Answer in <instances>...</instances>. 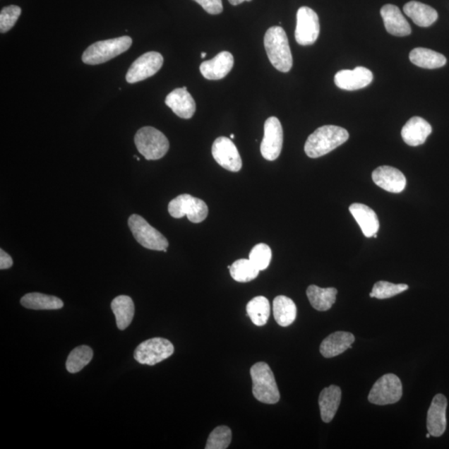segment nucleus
Listing matches in <instances>:
<instances>
[{
    "instance_id": "9b49d317",
    "label": "nucleus",
    "mask_w": 449,
    "mask_h": 449,
    "mask_svg": "<svg viewBox=\"0 0 449 449\" xmlns=\"http://www.w3.org/2000/svg\"><path fill=\"white\" fill-rule=\"evenodd\" d=\"M283 147V128L280 120L270 116L265 121L264 138L261 144L262 157L268 161H275L279 157Z\"/></svg>"
},
{
    "instance_id": "72a5a7b5",
    "label": "nucleus",
    "mask_w": 449,
    "mask_h": 449,
    "mask_svg": "<svg viewBox=\"0 0 449 449\" xmlns=\"http://www.w3.org/2000/svg\"><path fill=\"white\" fill-rule=\"evenodd\" d=\"M232 442V431L227 426H219L210 433L205 449H226Z\"/></svg>"
},
{
    "instance_id": "b1692460",
    "label": "nucleus",
    "mask_w": 449,
    "mask_h": 449,
    "mask_svg": "<svg viewBox=\"0 0 449 449\" xmlns=\"http://www.w3.org/2000/svg\"><path fill=\"white\" fill-rule=\"evenodd\" d=\"M405 15L419 27H429L438 20V12L432 7L418 1H410L404 6Z\"/></svg>"
},
{
    "instance_id": "6e6552de",
    "label": "nucleus",
    "mask_w": 449,
    "mask_h": 449,
    "mask_svg": "<svg viewBox=\"0 0 449 449\" xmlns=\"http://www.w3.org/2000/svg\"><path fill=\"white\" fill-rule=\"evenodd\" d=\"M403 395V385L400 378L394 373H387L374 383L368 397L371 404L393 405L399 402Z\"/></svg>"
},
{
    "instance_id": "7c9ffc66",
    "label": "nucleus",
    "mask_w": 449,
    "mask_h": 449,
    "mask_svg": "<svg viewBox=\"0 0 449 449\" xmlns=\"http://www.w3.org/2000/svg\"><path fill=\"white\" fill-rule=\"evenodd\" d=\"M93 357L92 349L87 345L78 346L69 354L66 368L69 373H75L81 371L91 362Z\"/></svg>"
},
{
    "instance_id": "393cba45",
    "label": "nucleus",
    "mask_w": 449,
    "mask_h": 449,
    "mask_svg": "<svg viewBox=\"0 0 449 449\" xmlns=\"http://www.w3.org/2000/svg\"><path fill=\"white\" fill-rule=\"evenodd\" d=\"M338 291L335 288H321L311 285L307 288L306 294L311 305L319 311H329L336 301Z\"/></svg>"
},
{
    "instance_id": "39448f33",
    "label": "nucleus",
    "mask_w": 449,
    "mask_h": 449,
    "mask_svg": "<svg viewBox=\"0 0 449 449\" xmlns=\"http://www.w3.org/2000/svg\"><path fill=\"white\" fill-rule=\"evenodd\" d=\"M134 141L138 152L148 161L164 157L170 148L166 136L152 127L139 129Z\"/></svg>"
},
{
    "instance_id": "6ab92c4d",
    "label": "nucleus",
    "mask_w": 449,
    "mask_h": 449,
    "mask_svg": "<svg viewBox=\"0 0 449 449\" xmlns=\"http://www.w3.org/2000/svg\"><path fill=\"white\" fill-rule=\"evenodd\" d=\"M432 127L428 121L420 116L410 119L401 131L402 138L404 142L411 147H417L424 144L430 134Z\"/></svg>"
},
{
    "instance_id": "5701e85b",
    "label": "nucleus",
    "mask_w": 449,
    "mask_h": 449,
    "mask_svg": "<svg viewBox=\"0 0 449 449\" xmlns=\"http://www.w3.org/2000/svg\"><path fill=\"white\" fill-rule=\"evenodd\" d=\"M341 396L342 393L338 386L330 385L321 391L319 406L321 419L325 423H330L335 418L340 405Z\"/></svg>"
},
{
    "instance_id": "412c9836",
    "label": "nucleus",
    "mask_w": 449,
    "mask_h": 449,
    "mask_svg": "<svg viewBox=\"0 0 449 449\" xmlns=\"http://www.w3.org/2000/svg\"><path fill=\"white\" fill-rule=\"evenodd\" d=\"M354 340V335L349 332H335L322 341L320 347L321 354L327 359L335 357L352 348Z\"/></svg>"
},
{
    "instance_id": "4c0bfd02",
    "label": "nucleus",
    "mask_w": 449,
    "mask_h": 449,
    "mask_svg": "<svg viewBox=\"0 0 449 449\" xmlns=\"http://www.w3.org/2000/svg\"><path fill=\"white\" fill-rule=\"evenodd\" d=\"M13 260L11 256L8 255L6 251L0 250V269L6 270L12 268Z\"/></svg>"
},
{
    "instance_id": "f257e3e1",
    "label": "nucleus",
    "mask_w": 449,
    "mask_h": 449,
    "mask_svg": "<svg viewBox=\"0 0 449 449\" xmlns=\"http://www.w3.org/2000/svg\"><path fill=\"white\" fill-rule=\"evenodd\" d=\"M348 131L334 125L323 126L309 136L305 144L306 155L318 158L326 155L348 141Z\"/></svg>"
},
{
    "instance_id": "c9c22d12",
    "label": "nucleus",
    "mask_w": 449,
    "mask_h": 449,
    "mask_svg": "<svg viewBox=\"0 0 449 449\" xmlns=\"http://www.w3.org/2000/svg\"><path fill=\"white\" fill-rule=\"evenodd\" d=\"M20 15L21 8L17 6L4 7L0 13V32L4 34L11 30Z\"/></svg>"
},
{
    "instance_id": "dca6fc26",
    "label": "nucleus",
    "mask_w": 449,
    "mask_h": 449,
    "mask_svg": "<svg viewBox=\"0 0 449 449\" xmlns=\"http://www.w3.org/2000/svg\"><path fill=\"white\" fill-rule=\"evenodd\" d=\"M447 406L445 396L441 394L434 396L427 416L428 431L433 437H441L445 432Z\"/></svg>"
},
{
    "instance_id": "cd10ccee",
    "label": "nucleus",
    "mask_w": 449,
    "mask_h": 449,
    "mask_svg": "<svg viewBox=\"0 0 449 449\" xmlns=\"http://www.w3.org/2000/svg\"><path fill=\"white\" fill-rule=\"evenodd\" d=\"M409 59L416 66L427 69L442 68L447 63L445 56L424 48H416L412 50Z\"/></svg>"
},
{
    "instance_id": "4be33fe9",
    "label": "nucleus",
    "mask_w": 449,
    "mask_h": 449,
    "mask_svg": "<svg viewBox=\"0 0 449 449\" xmlns=\"http://www.w3.org/2000/svg\"><path fill=\"white\" fill-rule=\"evenodd\" d=\"M349 212L366 237H373L380 230V221H378L377 214L368 205L354 203L350 205Z\"/></svg>"
},
{
    "instance_id": "aec40b11",
    "label": "nucleus",
    "mask_w": 449,
    "mask_h": 449,
    "mask_svg": "<svg viewBox=\"0 0 449 449\" xmlns=\"http://www.w3.org/2000/svg\"><path fill=\"white\" fill-rule=\"evenodd\" d=\"M385 29L390 35L397 37L408 36L412 30L408 21L394 4H385L381 11Z\"/></svg>"
},
{
    "instance_id": "f03ea898",
    "label": "nucleus",
    "mask_w": 449,
    "mask_h": 449,
    "mask_svg": "<svg viewBox=\"0 0 449 449\" xmlns=\"http://www.w3.org/2000/svg\"><path fill=\"white\" fill-rule=\"evenodd\" d=\"M264 44L271 64L279 71L288 73L293 66V58L288 37L283 28H270L265 32Z\"/></svg>"
},
{
    "instance_id": "58836bf2",
    "label": "nucleus",
    "mask_w": 449,
    "mask_h": 449,
    "mask_svg": "<svg viewBox=\"0 0 449 449\" xmlns=\"http://www.w3.org/2000/svg\"><path fill=\"white\" fill-rule=\"evenodd\" d=\"M229 3L232 4V6H238V4H241L243 2L248 1L250 2L251 0H228Z\"/></svg>"
},
{
    "instance_id": "7ed1b4c3",
    "label": "nucleus",
    "mask_w": 449,
    "mask_h": 449,
    "mask_svg": "<svg viewBox=\"0 0 449 449\" xmlns=\"http://www.w3.org/2000/svg\"><path fill=\"white\" fill-rule=\"evenodd\" d=\"M252 393L261 403L275 405L280 400V392L273 371L268 364L258 362L251 368Z\"/></svg>"
},
{
    "instance_id": "f704fd0d",
    "label": "nucleus",
    "mask_w": 449,
    "mask_h": 449,
    "mask_svg": "<svg viewBox=\"0 0 449 449\" xmlns=\"http://www.w3.org/2000/svg\"><path fill=\"white\" fill-rule=\"evenodd\" d=\"M273 257L270 247L264 243L255 246L250 252L249 259L257 269L264 270L268 266Z\"/></svg>"
},
{
    "instance_id": "473e14b6",
    "label": "nucleus",
    "mask_w": 449,
    "mask_h": 449,
    "mask_svg": "<svg viewBox=\"0 0 449 449\" xmlns=\"http://www.w3.org/2000/svg\"><path fill=\"white\" fill-rule=\"evenodd\" d=\"M408 289L409 285L406 284H394L381 280V282L374 284L369 297L380 299H389L407 291Z\"/></svg>"
},
{
    "instance_id": "79ce46f5",
    "label": "nucleus",
    "mask_w": 449,
    "mask_h": 449,
    "mask_svg": "<svg viewBox=\"0 0 449 449\" xmlns=\"http://www.w3.org/2000/svg\"><path fill=\"white\" fill-rule=\"evenodd\" d=\"M430 436H431V434H430L429 433H427L426 437L429 438Z\"/></svg>"
},
{
    "instance_id": "ddd939ff",
    "label": "nucleus",
    "mask_w": 449,
    "mask_h": 449,
    "mask_svg": "<svg viewBox=\"0 0 449 449\" xmlns=\"http://www.w3.org/2000/svg\"><path fill=\"white\" fill-rule=\"evenodd\" d=\"M212 152L215 161L224 169L233 172L241 169L242 161L240 153L230 138L220 137L215 140Z\"/></svg>"
},
{
    "instance_id": "ea45409f",
    "label": "nucleus",
    "mask_w": 449,
    "mask_h": 449,
    "mask_svg": "<svg viewBox=\"0 0 449 449\" xmlns=\"http://www.w3.org/2000/svg\"><path fill=\"white\" fill-rule=\"evenodd\" d=\"M200 56H202V57H200V58L204 59L205 57V56H207V54L203 52L202 54H200Z\"/></svg>"
},
{
    "instance_id": "423d86ee",
    "label": "nucleus",
    "mask_w": 449,
    "mask_h": 449,
    "mask_svg": "<svg viewBox=\"0 0 449 449\" xmlns=\"http://www.w3.org/2000/svg\"><path fill=\"white\" fill-rule=\"evenodd\" d=\"M128 227L140 245L149 250L167 251L169 246L167 238L139 215L133 214L129 217Z\"/></svg>"
},
{
    "instance_id": "e433bc0d",
    "label": "nucleus",
    "mask_w": 449,
    "mask_h": 449,
    "mask_svg": "<svg viewBox=\"0 0 449 449\" xmlns=\"http://www.w3.org/2000/svg\"><path fill=\"white\" fill-rule=\"evenodd\" d=\"M210 15H219L223 11L222 0H193Z\"/></svg>"
},
{
    "instance_id": "c756f323",
    "label": "nucleus",
    "mask_w": 449,
    "mask_h": 449,
    "mask_svg": "<svg viewBox=\"0 0 449 449\" xmlns=\"http://www.w3.org/2000/svg\"><path fill=\"white\" fill-rule=\"evenodd\" d=\"M247 315L257 326H263L268 323L270 315V306L268 298L256 297L246 306Z\"/></svg>"
},
{
    "instance_id": "9d476101",
    "label": "nucleus",
    "mask_w": 449,
    "mask_h": 449,
    "mask_svg": "<svg viewBox=\"0 0 449 449\" xmlns=\"http://www.w3.org/2000/svg\"><path fill=\"white\" fill-rule=\"evenodd\" d=\"M297 29L294 37L299 44L312 45L320 35V21L317 13L309 7L299 8L297 15Z\"/></svg>"
},
{
    "instance_id": "f3484780",
    "label": "nucleus",
    "mask_w": 449,
    "mask_h": 449,
    "mask_svg": "<svg viewBox=\"0 0 449 449\" xmlns=\"http://www.w3.org/2000/svg\"><path fill=\"white\" fill-rule=\"evenodd\" d=\"M165 104L181 119L193 118L196 112V102L187 88H176L166 97Z\"/></svg>"
},
{
    "instance_id": "a878e982",
    "label": "nucleus",
    "mask_w": 449,
    "mask_h": 449,
    "mask_svg": "<svg viewBox=\"0 0 449 449\" xmlns=\"http://www.w3.org/2000/svg\"><path fill=\"white\" fill-rule=\"evenodd\" d=\"M111 308L116 317V326L121 330L127 329L132 323L135 306L132 298L119 296L112 301Z\"/></svg>"
},
{
    "instance_id": "20e7f679",
    "label": "nucleus",
    "mask_w": 449,
    "mask_h": 449,
    "mask_svg": "<svg viewBox=\"0 0 449 449\" xmlns=\"http://www.w3.org/2000/svg\"><path fill=\"white\" fill-rule=\"evenodd\" d=\"M132 44L133 40L128 36L96 42L88 47L85 52L83 53V62L90 65L106 63L116 56L126 52L130 49Z\"/></svg>"
},
{
    "instance_id": "0eeeda50",
    "label": "nucleus",
    "mask_w": 449,
    "mask_h": 449,
    "mask_svg": "<svg viewBox=\"0 0 449 449\" xmlns=\"http://www.w3.org/2000/svg\"><path fill=\"white\" fill-rule=\"evenodd\" d=\"M168 212L172 217L180 219L186 216L191 222L200 223L208 217V207L203 200L182 194L171 200Z\"/></svg>"
},
{
    "instance_id": "1a4fd4ad",
    "label": "nucleus",
    "mask_w": 449,
    "mask_h": 449,
    "mask_svg": "<svg viewBox=\"0 0 449 449\" xmlns=\"http://www.w3.org/2000/svg\"><path fill=\"white\" fill-rule=\"evenodd\" d=\"M173 352L174 346L171 341L164 338H152L138 346L134 358L140 364L152 366L169 358Z\"/></svg>"
},
{
    "instance_id": "a19ab883",
    "label": "nucleus",
    "mask_w": 449,
    "mask_h": 449,
    "mask_svg": "<svg viewBox=\"0 0 449 449\" xmlns=\"http://www.w3.org/2000/svg\"><path fill=\"white\" fill-rule=\"evenodd\" d=\"M234 138H235V135L232 134V135H231V139H233Z\"/></svg>"
},
{
    "instance_id": "bb28decb",
    "label": "nucleus",
    "mask_w": 449,
    "mask_h": 449,
    "mask_svg": "<svg viewBox=\"0 0 449 449\" xmlns=\"http://www.w3.org/2000/svg\"><path fill=\"white\" fill-rule=\"evenodd\" d=\"M273 314L279 325L287 327L296 321L297 307L291 298L279 296L273 301Z\"/></svg>"
},
{
    "instance_id": "f8f14e48",
    "label": "nucleus",
    "mask_w": 449,
    "mask_h": 449,
    "mask_svg": "<svg viewBox=\"0 0 449 449\" xmlns=\"http://www.w3.org/2000/svg\"><path fill=\"white\" fill-rule=\"evenodd\" d=\"M164 62L162 55L157 52H148L139 57L130 67L126 80L135 83L145 80L155 75L161 69Z\"/></svg>"
},
{
    "instance_id": "a211bd4d",
    "label": "nucleus",
    "mask_w": 449,
    "mask_h": 449,
    "mask_svg": "<svg viewBox=\"0 0 449 449\" xmlns=\"http://www.w3.org/2000/svg\"><path fill=\"white\" fill-rule=\"evenodd\" d=\"M233 65V55L227 51H223L214 59L202 63L200 71L203 76L209 80H219L231 72Z\"/></svg>"
},
{
    "instance_id": "4468645a",
    "label": "nucleus",
    "mask_w": 449,
    "mask_h": 449,
    "mask_svg": "<svg viewBox=\"0 0 449 449\" xmlns=\"http://www.w3.org/2000/svg\"><path fill=\"white\" fill-rule=\"evenodd\" d=\"M373 79L371 70L357 67L353 70H341L335 76V85L340 90L354 91L361 90L371 84Z\"/></svg>"
},
{
    "instance_id": "c85d7f7f",
    "label": "nucleus",
    "mask_w": 449,
    "mask_h": 449,
    "mask_svg": "<svg viewBox=\"0 0 449 449\" xmlns=\"http://www.w3.org/2000/svg\"><path fill=\"white\" fill-rule=\"evenodd\" d=\"M21 305L31 310H59L64 307L62 299L41 293H29L21 299Z\"/></svg>"
},
{
    "instance_id": "2f4dec72",
    "label": "nucleus",
    "mask_w": 449,
    "mask_h": 449,
    "mask_svg": "<svg viewBox=\"0 0 449 449\" xmlns=\"http://www.w3.org/2000/svg\"><path fill=\"white\" fill-rule=\"evenodd\" d=\"M260 270L256 268L250 259H240L231 265L232 277L237 282H249L258 277Z\"/></svg>"
},
{
    "instance_id": "2eb2a0df",
    "label": "nucleus",
    "mask_w": 449,
    "mask_h": 449,
    "mask_svg": "<svg viewBox=\"0 0 449 449\" xmlns=\"http://www.w3.org/2000/svg\"><path fill=\"white\" fill-rule=\"evenodd\" d=\"M372 179L378 186L392 193H402L407 184L403 172L390 166H381L376 168L372 173Z\"/></svg>"
}]
</instances>
